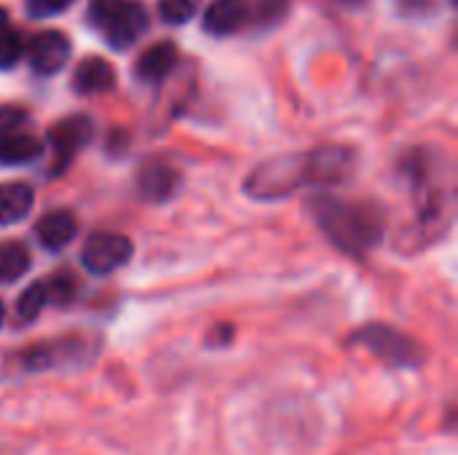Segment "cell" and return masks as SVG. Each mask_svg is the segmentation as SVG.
I'll return each mask as SVG.
<instances>
[{
    "mask_svg": "<svg viewBox=\"0 0 458 455\" xmlns=\"http://www.w3.org/2000/svg\"><path fill=\"white\" fill-rule=\"evenodd\" d=\"M311 212L327 239L349 255H365L384 236V212L373 204L319 196L311 204Z\"/></svg>",
    "mask_w": 458,
    "mask_h": 455,
    "instance_id": "6da1fadb",
    "label": "cell"
},
{
    "mask_svg": "<svg viewBox=\"0 0 458 455\" xmlns=\"http://www.w3.org/2000/svg\"><path fill=\"white\" fill-rule=\"evenodd\" d=\"M349 343L357 349H368L378 359L397 365V367H413L421 362V343H416L405 333L392 330L386 324H365L349 338Z\"/></svg>",
    "mask_w": 458,
    "mask_h": 455,
    "instance_id": "7a4b0ae2",
    "label": "cell"
},
{
    "mask_svg": "<svg viewBox=\"0 0 458 455\" xmlns=\"http://www.w3.org/2000/svg\"><path fill=\"white\" fill-rule=\"evenodd\" d=\"M131 252H134V244L123 233L99 231L86 239V244L81 249V263L89 274L107 276V274L123 268L129 263Z\"/></svg>",
    "mask_w": 458,
    "mask_h": 455,
    "instance_id": "3957f363",
    "label": "cell"
},
{
    "mask_svg": "<svg viewBox=\"0 0 458 455\" xmlns=\"http://www.w3.org/2000/svg\"><path fill=\"white\" fill-rule=\"evenodd\" d=\"M91 137H94V123L89 115H67L59 123H54L48 129V145L56 153L54 172H62L70 164V158L91 142Z\"/></svg>",
    "mask_w": 458,
    "mask_h": 455,
    "instance_id": "277c9868",
    "label": "cell"
},
{
    "mask_svg": "<svg viewBox=\"0 0 458 455\" xmlns=\"http://www.w3.org/2000/svg\"><path fill=\"white\" fill-rule=\"evenodd\" d=\"M27 59H30V67L38 75L59 72L67 64V59H70V40H67V35L59 32V29L35 32L30 38V46H27Z\"/></svg>",
    "mask_w": 458,
    "mask_h": 455,
    "instance_id": "5b68a950",
    "label": "cell"
},
{
    "mask_svg": "<svg viewBox=\"0 0 458 455\" xmlns=\"http://www.w3.org/2000/svg\"><path fill=\"white\" fill-rule=\"evenodd\" d=\"M145 29H148V11L140 0H123L121 8L113 13V19L102 27L113 48H129L131 43H137L140 35H145Z\"/></svg>",
    "mask_w": 458,
    "mask_h": 455,
    "instance_id": "8992f818",
    "label": "cell"
},
{
    "mask_svg": "<svg viewBox=\"0 0 458 455\" xmlns=\"http://www.w3.org/2000/svg\"><path fill=\"white\" fill-rule=\"evenodd\" d=\"M306 161V182L309 185H335L346 180L352 169V153L346 147H322L309 156Z\"/></svg>",
    "mask_w": 458,
    "mask_h": 455,
    "instance_id": "52a82bcc",
    "label": "cell"
},
{
    "mask_svg": "<svg viewBox=\"0 0 458 455\" xmlns=\"http://www.w3.org/2000/svg\"><path fill=\"white\" fill-rule=\"evenodd\" d=\"M35 233H38V239H40V244H43L46 249L59 252V249H64V247L75 239V233H78V220H75V215L67 212V209H54V212H46V215L38 220Z\"/></svg>",
    "mask_w": 458,
    "mask_h": 455,
    "instance_id": "ba28073f",
    "label": "cell"
},
{
    "mask_svg": "<svg viewBox=\"0 0 458 455\" xmlns=\"http://www.w3.org/2000/svg\"><path fill=\"white\" fill-rule=\"evenodd\" d=\"M250 19L247 0H212L204 11V29L212 35H231Z\"/></svg>",
    "mask_w": 458,
    "mask_h": 455,
    "instance_id": "9c48e42d",
    "label": "cell"
},
{
    "mask_svg": "<svg viewBox=\"0 0 458 455\" xmlns=\"http://www.w3.org/2000/svg\"><path fill=\"white\" fill-rule=\"evenodd\" d=\"M72 86L78 94H105L115 86V70L102 56H86L75 67Z\"/></svg>",
    "mask_w": 458,
    "mask_h": 455,
    "instance_id": "30bf717a",
    "label": "cell"
},
{
    "mask_svg": "<svg viewBox=\"0 0 458 455\" xmlns=\"http://www.w3.org/2000/svg\"><path fill=\"white\" fill-rule=\"evenodd\" d=\"M177 56H180L177 54V46L172 40H161V43L150 46L148 51H142L140 62L134 64V72L145 83H158V80H164L174 70Z\"/></svg>",
    "mask_w": 458,
    "mask_h": 455,
    "instance_id": "8fae6325",
    "label": "cell"
},
{
    "mask_svg": "<svg viewBox=\"0 0 458 455\" xmlns=\"http://www.w3.org/2000/svg\"><path fill=\"white\" fill-rule=\"evenodd\" d=\"M180 174L164 161H150L140 172V193L148 201H166L177 190Z\"/></svg>",
    "mask_w": 458,
    "mask_h": 455,
    "instance_id": "7c38bea8",
    "label": "cell"
},
{
    "mask_svg": "<svg viewBox=\"0 0 458 455\" xmlns=\"http://www.w3.org/2000/svg\"><path fill=\"white\" fill-rule=\"evenodd\" d=\"M32 204H35V193L27 182H3L0 185V225L24 220Z\"/></svg>",
    "mask_w": 458,
    "mask_h": 455,
    "instance_id": "4fadbf2b",
    "label": "cell"
},
{
    "mask_svg": "<svg viewBox=\"0 0 458 455\" xmlns=\"http://www.w3.org/2000/svg\"><path fill=\"white\" fill-rule=\"evenodd\" d=\"M43 156V142L27 131H16L0 139V164L5 166H21Z\"/></svg>",
    "mask_w": 458,
    "mask_h": 455,
    "instance_id": "5bb4252c",
    "label": "cell"
},
{
    "mask_svg": "<svg viewBox=\"0 0 458 455\" xmlns=\"http://www.w3.org/2000/svg\"><path fill=\"white\" fill-rule=\"evenodd\" d=\"M30 271V252L21 241H0V282H16Z\"/></svg>",
    "mask_w": 458,
    "mask_h": 455,
    "instance_id": "9a60e30c",
    "label": "cell"
},
{
    "mask_svg": "<svg viewBox=\"0 0 458 455\" xmlns=\"http://www.w3.org/2000/svg\"><path fill=\"white\" fill-rule=\"evenodd\" d=\"M46 306H51V290H48V279H40V282L30 284L19 295V300H16V316L21 322H32V319L40 316V311Z\"/></svg>",
    "mask_w": 458,
    "mask_h": 455,
    "instance_id": "2e32d148",
    "label": "cell"
},
{
    "mask_svg": "<svg viewBox=\"0 0 458 455\" xmlns=\"http://www.w3.org/2000/svg\"><path fill=\"white\" fill-rule=\"evenodd\" d=\"M201 8V0H158V13L166 24H185Z\"/></svg>",
    "mask_w": 458,
    "mask_h": 455,
    "instance_id": "e0dca14e",
    "label": "cell"
},
{
    "mask_svg": "<svg viewBox=\"0 0 458 455\" xmlns=\"http://www.w3.org/2000/svg\"><path fill=\"white\" fill-rule=\"evenodd\" d=\"M27 121V110L19 105H0V139L16 134Z\"/></svg>",
    "mask_w": 458,
    "mask_h": 455,
    "instance_id": "ac0fdd59",
    "label": "cell"
},
{
    "mask_svg": "<svg viewBox=\"0 0 458 455\" xmlns=\"http://www.w3.org/2000/svg\"><path fill=\"white\" fill-rule=\"evenodd\" d=\"M19 54H21L19 32H13V29L0 32V70L13 67V64H16V59H19Z\"/></svg>",
    "mask_w": 458,
    "mask_h": 455,
    "instance_id": "d6986e66",
    "label": "cell"
},
{
    "mask_svg": "<svg viewBox=\"0 0 458 455\" xmlns=\"http://www.w3.org/2000/svg\"><path fill=\"white\" fill-rule=\"evenodd\" d=\"M123 0H89V19L91 24H97L99 29L113 19V13L121 8Z\"/></svg>",
    "mask_w": 458,
    "mask_h": 455,
    "instance_id": "ffe728a7",
    "label": "cell"
},
{
    "mask_svg": "<svg viewBox=\"0 0 458 455\" xmlns=\"http://www.w3.org/2000/svg\"><path fill=\"white\" fill-rule=\"evenodd\" d=\"M75 0H27V11L35 19H46V16H56L62 13L67 5H72Z\"/></svg>",
    "mask_w": 458,
    "mask_h": 455,
    "instance_id": "44dd1931",
    "label": "cell"
},
{
    "mask_svg": "<svg viewBox=\"0 0 458 455\" xmlns=\"http://www.w3.org/2000/svg\"><path fill=\"white\" fill-rule=\"evenodd\" d=\"M287 8V0H258L255 11H250V16L258 19V24H266L271 19H279Z\"/></svg>",
    "mask_w": 458,
    "mask_h": 455,
    "instance_id": "7402d4cb",
    "label": "cell"
},
{
    "mask_svg": "<svg viewBox=\"0 0 458 455\" xmlns=\"http://www.w3.org/2000/svg\"><path fill=\"white\" fill-rule=\"evenodd\" d=\"M8 29V13H5V8H0V32H5Z\"/></svg>",
    "mask_w": 458,
    "mask_h": 455,
    "instance_id": "603a6c76",
    "label": "cell"
},
{
    "mask_svg": "<svg viewBox=\"0 0 458 455\" xmlns=\"http://www.w3.org/2000/svg\"><path fill=\"white\" fill-rule=\"evenodd\" d=\"M3 319H5V306H3V300H0V327H3Z\"/></svg>",
    "mask_w": 458,
    "mask_h": 455,
    "instance_id": "cb8c5ba5",
    "label": "cell"
}]
</instances>
